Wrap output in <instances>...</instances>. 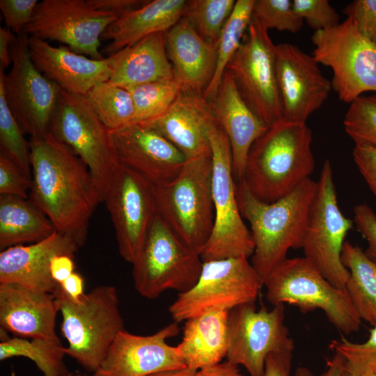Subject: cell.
Returning a JSON list of instances; mask_svg holds the SVG:
<instances>
[{"instance_id":"cell-1","label":"cell","mask_w":376,"mask_h":376,"mask_svg":"<svg viewBox=\"0 0 376 376\" xmlns=\"http://www.w3.org/2000/svg\"><path fill=\"white\" fill-rule=\"evenodd\" d=\"M29 198L47 216L56 230L80 248L86 243L90 219L102 202L82 160L52 133L31 138Z\"/></svg>"},{"instance_id":"cell-2","label":"cell","mask_w":376,"mask_h":376,"mask_svg":"<svg viewBox=\"0 0 376 376\" xmlns=\"http://www.w3.org/2000/svg\"><path fill=\"white\" fill-rule=\"evenodd\" d=\"M236 196L243 219L250 225L254 243L251 264L263 284L287 258L291 249H301L318 182L308 178L295 190L272 203L253 196L242 181Z\"/></svg>"},{"instance_id":"cell-3","label":"cell","mask_w":376,"mask_h":376,"mask_svg":"<svg viewBox=\"0 0 376 376\" xmlns=\"http://www.w3.org/2000/svg\"><path fill=\"white\" fill-rule=\"evenodd\" d=\"M312 140L306 123H275L251 146L241 181L263 202L284 197L314 171Z\"/></svg>"},{"instance_id":"cell-4","label":"cell","mask_w":376,"mask_h":376,"mask_svg":"<svg viewBox=\"0 0 376 376\" xmlns=\"http://www.w3.org/2000/svg\"><path fill=\"white\" fill-rule=\"evenodd\" d=\"M61 314V331L68 342L65 355L88 371L95 372L118 334L125 329L116 287L98 285L79 303L72 301L60 285L54 292Z\"/></svg>"},{"instance_id":"cell-5","label":"cell","mask_w":376,"mask_h":376,"mask_svg":"<svg viewBox=\"0 0 376 376\" xmlns=\"http://www.w3.org/2000/svg\"><path fill=\"white\" fill-rule=\"evenodd\" d=\"M212 153L187 159L179 175L154 185L157 214L189 249L201 255L214 225Z\"/></svg>"},{"instance_id":"cell-6","label":"cell","mask_w":376,"mask_h":376,"mask_svg":"<svg viewBox=\"0 0 376 376\" xmlns=\"http://www.w3.org/2000/svg\"><path fill=\"white\" fill-rule=\"evenodd\" d=\"M263 285L266 298L273 306L288 304L304 313L320 309L345 334L360 328L361 319L346 290L331 284L305 257L287 258Z\"/></svg>"},{"instance_id":"cell-7","label":"cell","mask_w":376,"mask_h":376,"mask_svg":"<svg viewBox=\"0 0 376 376\" xmlns=\"http://www.w3.org/2000/svg\"><path fill=\"white\" fill-rule=\"evenodd\" d=\"M209 139L214 219L201 257L203 262L235 257L249 258L253 253L254 243L237 203L229 141L217 122L209 130Z\"/></svg>"},{"instance_id":"cell-8","label":"cell","mask_w":376,"mask_h":376,"mask_svg":"<svg viewBox=\"0 0 376 376\" xmlns=\"http://www.w3.org/2000/svg\"><path fill=\"white\" fill-rule=\"evenodd\" d=\"M203 263L201 255L187 246L157 215L132 263L134 288L151 299L169 290L187 292L198 281Z\"/></svg>"},{"instance_id":"cell-9","label":"cell","mask_w":376,"mask_h":376,"mask_svg":"<svg viewBox=\"0 0 376 376\" xmlns=\"http://www.w3.org/2000/svg\"><path fill=\"white\" fill-rule=\"evenodd\" d=\"M49 132L70 148L87 166L100 192H104L119 166L109 130L85 95L60 88Z\"/></svg>"},{"instance_id":"cell-10","label":"cell","mask_w":376,"mask_h":376,"mask_svg":"<svg viewBox=\"0 0 376 376\" xmlns=\"http://www.w3.org/2000/svg\"><path fill=\"white\" fill-rule=\"evenodd\" d=\"M263 285L247 258L205 261L196 283L178 293L169 311L177 323L210 311H230L240 305L255 303Z\"/></svg>"},{"instance_id":"cell-11","label":"cell","mask_w":376,"mask_h":376,"mask_svg":"<svg viewBox=\"0 0 376 376\" xmlns=\"http://www.w3.org/2000/svg\"><path fill=\"white\" fill-rule=\"evenodd\" d=\"M313 56L333 72L332 88L351 104L365 92L376 93V45L347 18L338 25L315 31Z\"/></svg>"},{"instance_id":"cell-12","label":"cell","mask_w":376,"mask_h":376,"mask_svg":"<svg viewBox=\"0 0 376 376\" xmlns=\"http://www.w3.org/2000/svg\"><path fill=\"white\" fill-rule=\"evenodd\" d=\"M354 221L341 212L329 159L324 162L313 200L301 249L308 259L334 286L345 288L349 272L341 260Z\"/></svg>"},{"instance_id":"cell-13","label":"cell","mask_w":376,"mask_h":376,"mask_svg":"<svg viewBox=\"0 0 376 376\" xmlns=\"http://www.w3.org/2000/svg\"><path fill=\"white\" fill-rule=\"evenodd\" d=\"M29 36L16 35L10 45L11 69L0 68L7 104L21 130L31 138L49 132L57 107L60 88L45 77L33 63Z\"/></svg>"},{"instance_id":"cell-14","label":"cell","mask_w":376,"mask_h":376,"mask_svg":"<svg viewBox=\"0 0 376 376\" xmlns=\"http://www.w3.org/2000/svg\"><path fill=\"white\" fill-rule=\"evenodd\" d=\"M226 70L233 76L244 100L268 127L283 120L276 45L254 17Z\"/></svg>"},{"instance_id":"cell-15","label":"cell","mask_w":376,"mask_h":376,"mask_svg":"<svg viewBox=\"0 0 376 376\" xmlns=\"http://www.w3.org/2000/svg\"><path fill=\"white\" fill-rule=\"evenodd\" d=\"M284 319V304L257 309L255 303H248L230 310L226 360L243 366L249 376H263L269 354L294 350Z\"/></svg>"},{"instance_id":"cell-16","label":"cell","mask_w":376,"mask_h":376,"mask_svg":"<svg viewBox=\"0 0 376 376\" xmlns=\"http://www.w3.org/2000/svg\"><path fill=\"white\" fill-rule=\"evenodd\" d=\"M121 257L132 263L157 217L154 185L119 164L103 196Z\"/></svg>"},{"instance_id":"cell-17","label":"cell","mask_w":376,"mask_h":376,"mask_svg":"<svg viewBox=\"0 0 376 376\" xmlns=\"http://www.w3.org/2000/svg\"><path fill=\"white\" fill-rule=\"evenodd\" d=\"M118 17L92 8L87 0H43L38 2L24 31L31 37L55 40L75 52L104 58L101 36Z\"/></svg>"},{"instance_id":"cell-18","label":"cell","mask_w":376,"mask_h":376,"mask_svg":"<svg viewBox=\"0 0 376 376\" xmlns=\"http://www.w3.org/2000/svg\"><path fill=\"white\" fill-rule=\"evenodd\" d=\"M276 70L283 120L306 123L328 98L331 81L313 55L290 43L276 45Z\"/></svg>"},{"instance_id":"cell-19","label":"cell","mask_w":376,"mask_h":376,"mask_svg":"<svg viewBox=\"0 0 376 376\" xmlns=\"http://www.w3.org/2000/svg\"><path fill=\"white\" fill-rule=\"evenodd\" d=\"M179 331L175 322L148 336L134 334L124 329L116 336L92 376H148L162 370L186 367L176 346L167 343Z\"/></svg>"},{"instance_id":"cell-20","label":"cell","mask_w":376,"mask_h":376,"mask_svg":"<svg viewBox=\"0 0 376 376\" xmlns=\"http://www.w3.org/2000/svg\"><path fill=\"white\" fill-rule=\"evenodd\" d=\"M109 132L119 164L154 185L175 178L187 161L169 140L142 124H131Z\"/></svg>"},{"instance_id":"cell-21","label":"cell","mask_w":376,"mask_h":376,"mask_svg":"<svg viewBox=\"0 0 376 376\" xmlns=\"http://www.w3.org/2000/svg\"><path fill=\"white\" fill-rule=\"evenodd\" d=\"M215 122L212 104L203 95L182 86L165 113L139 123L157 131L191 159L212 153L209 130Z\"/></svg>"},{"instance_id":"cell-22","label":"cell","mask_w":376,"mask_h":376,"mask_svg":"<svg viewBox=\"0 0 376 376\" xmlns=\"http://www.w3.org/2000/svg\"><path fill=\"white\" fill-rule=\"evenodd\" d=\"M28 47L36 68L60 88L86 95L95 85L107 81L111 75V58L95 59L64 46L29 36Z\"/></svg>"},{"instance_id":"cell-23","label":"cell","mask_w":376,"mask_h":376,"mask_svg":"<svg viewBox=\"0 0 376 376\" xmlns=\"http://www.w3.org/2000/svg\"><path fill=\"white\" fill-rule=\"evenodd\" d=\"M79 248L72 240L55 231L41 241L5 249L0 253V283L54 294L59 284L51 275L52 258L58 255L74 257Z\"/></svg>"},{"instance_id":"cell-24","label":"cell","mask_w":376,"mask_h":376,"mask_svg":"<svg viewBox=\"0 0 376 376\" xmlns=\"http://www.w3.org/2000/svg\"><path fill=\"white\" fill-rule=\"evenodd\" d=\"M58 312L53 293L0 283L1 329L17 337L59 340L55 329Z\"/></svg>"},{"instance_id":"cell-25","label":"cell","mask_w":376,"mask_h":376,"mask_svg":"<svg viewBox=\"0 0 376 376\" xmlns=\"http://www.w3.org/2000/svg\"><path fill=\"white\" fill-rule=\"evenodd\" d=\"M210 103L217 123L229 141L234 178L241 181L251 146L269 127L244 100L228 70Z\"/></svg>"},{"instance_id":"cell-26","label":"cell","mask_w":376,"mask_h":376,"mask_svg":"<svg viewBox=\"0 0 376 376\" xmlns=\"http://www.w3.org/2000/svg\"><path fill=\"white\" fill-rule=\"evenodd\" d=\"M164 34L175 78L182 86L203 95L216 70L217 49L205 41L185 17Z\"/></svg>"},{"instance_id":"cell-27","label":"cell","mask_w":376,"mask_h":376,"mask_svg":"<svg viewBox=\"0 0 376 376\" xmlns=\"http://www.w3.org/2000/svg\"><path fill=\"white\" fill-rule=\"evenodd\" d=\"M109 83L123 88L175 78L164 32L152 33L109 56Z\"/></svg>"},{"instance_id":"cell-28","label":"cell","mask_w":376,"mask_h":376,"mask_svg":"<svg viewBox=\"0 0 376 376\" xmlns=\"http://www.w3.org/2000/svg\"><path fill=\"white\" fill-rule=\"evenodd\" d=\"M185 0L146 1L119 17L104 31L101 40H110L103 52L109 56L152 33H165L185 15Z\"/></svg>"},{"instance_id":"cell-29","label":"cell","mask_w":376,"mask_h":376,"mask_svg":"<svg viewBox=\"0 0 376 376\" xmlns=\"http://www.w3.org/2000/svg\"><path fill=\"white\" fill-rule=\"evenodd\" d=\"M228 314L213 310L185 321L176 349L187 367L198 370L226 358Z\"/></svg>"},{"instance_id":"cell-30","label":"cell","mask_w":376,"mask_h":376,"mask_svg":"<svg viewBox=\"0 0 376 376\" xmlns=\"http://www.w3.org/2000/svg\"><path fill=\"white\" fill-rule=\"evenodd\" d=\"M56 230L30 198L0 195V249L41 241Z\"/></svg>"},{"instance_id":"cell-31","label":"cell","mask_w":376,"mask_h":376,"mask_svg":"<svg viewBox=\"0 0 376 376\" xmlns=\"http://www.w3.org/2000/svg\"><path fill=\"white\" fill-rule=\"evenodd\" d=\"M341 260L349 272L345 289L361 320L376 322V263L357 245L345 241Z\"/></svg>"},{"instance_id":"cell-32","label":"cell","mask_w":376,"mask_h":376,"mask_svg":"<svg viewBox=\"0 0 376 376\" xmlns=\"http://www.w3.org/2000/svg\"><path fill=\"white\" fill-rule=\"evenodd\" d=\"M255 0H237L222 31L218 47L217 68L214 77L203 93L211 102L219 89L226 67L240 47L252 18Z\"/></svg>"},{"instance_id":"cell-33","label":"cell","mask_w":376,"mask_h":376,"mask_svg":"<svg viewBox=\"0 0 376 376\" xmlns=\"http://www.w3.org/2000/svg\"><path fill=\"white\" fill-rule=\"evenodd\" d=\"M64 347L59 340L8 338L0 343V360L23 357L33 361L45 376H64L68 370Z\"/></svg>"},{"instance_id":"cell-34","label":"cell","mask_w":376,"mask_h":376,"mask_svg":"<svg viewBox=\"0 0 376 376\" xmlns=\"http://www.w3.org/2000/svg\"><path fill=\"white\" fill-rule=\"evenodd\" d=\"M95 112L111 131L132 124L134 107L130 92L108 81L95 85L85 95Z\"/></svg>"},{"instance_id":"cell-35","label":"cell","mask_w":376,"mask_h":376,"mask_svg":"<svg viewBox=\"0 0 376 376\" xmlns=\"http://www.w3.org/2000/svg\"><path fill=\"white\" fill-rule=\"evenodd\" d=\"M181 88L176 78L126 87L134 107L132 124L147 121L165 113L175 102Z\"/></svg>"},{"instance_id":"cell-36","label":"cell","mask_w":376,"mask_h":376,"mask_svg":"<svg viewBox=\"0 0 376 376\" xmlns=\"http://www.w3.org/2000/svg\"><path fill=\"white\" fill-rule=\"evenodd\" d=\"M235 0H190L184 17L192 24L199 36L217 49L224 26L230 17Z\"/></svg>"},{"instance_id":"cell-37","label":"cell","mask_w":376,"mask_h":376,"mask_svg":"<svg viewBox=\"0 0 376 376\" xmlns=\"http://www.w3.org/2000/svg\"><path fill=\"white\" fill-rule=\"evenodd\" d=\"M24 135L7 104L3 81L0 80V155L31 178L30 141Z\"/></svg>"},{"instance_id":"cell-38","label":"cell","mask_w":376,"mask_h":376,"mask_svg":"<svg viewBox=\"0 0 376 376\" xmlns=\"http://www.w3.org/2000/svg\"><path fill=\"white\" fill-rule=\"evenodd\" d=\"M373 327L368 340L363 343H354L342 336L329 344L330 349L343 357L345 370L352 375L376 374V322Z\"/></svg>"},{"instance_id":"cell-39","label":"cell","mask_w":376,"mask_h":376,"mask_svg":"<svg viewBox=\"0 0 376 376\" xmlns=\"http://www.w3.org/2000/svg\"><path fill=\"white\" fill-rule=\"evenodd\" d=\"M343 125L355 144L376 147V93L353 101L345 113Z\"/></svg>"},{"instance_id":"cell-40","label":"cell","mask_w":376,"mask_h":376,"mask_svg":"<svg viewBox=\"0 0 376 376\" xmlns=\"http://www.w3.org/2000/svg\"><path fill=\"white\" fill-rule=\"evenodd\" d=\"M252 17L266 30L292 33L301 29L304 21L295 13L290 0H255Z\"/></svg>"},{"instance_id":"cell-41","label":"cell","mask_w":376,"mask_h":376,"mask_svg":"<svg viewBox=\"0 0 376 376\" xmlns=\"http://www.w3.org/2000/svg\"><path fill=\"white\" fill-rule=\"evenodd\" d=\"M295 13L310 27L323 30L340 23V17L327 0H293Z\"/></svg>"},{"instance_id":"cell-42","label":"cell","mask_w":376,"mask_h":376,"mask_svg":"<svg viewBox=\"0 0 376 376\" xmlns=\"http://www.w3.org/2000/svg\"><path fill=\"white\" fill-rule=\"evenodd\" d=\"M31 178L14 162L0 155V195L29 198Z\"/></svg>"},{"instance_id":"cell-43","label":"cell","mask_w":376,"mask_h":376,"mask_svg":"<svg viewBox=\"0 0 376 376\" xmlns=\"http://www.w3.org/2000/svg\"><path fill=\"white\" fill-rule=\"evenodd\" d=\"M359 32L376 45V0H354L343 10Z\"/></svg>"},{"instance_id":"cell-44","label":"cell","mask_w":376,"mask_h":376,"mask_svg":"<svg viewBox=\"0 0 376 376\" xmlns=\"http://www.w3.org/2000/svg\"><path fill=\"white\" fill-rule=\"evenodd\" d=\"M38 3V0H1L0 9L7 28L16 35L22 33Z\"/></svg>"},{"instance_id":"cell-45","label":"cell","mask_w":376,"mask_h":376,"mask_svg":"<svg viewBox=\"0 0 376 376\" xmlns=\"http://www.w3.org/2000/svg\"><path fill=\"white\" fill-rule=\"evenodd\" d=\"M354 224L368 243L366 255L376 263V214L365 203L358 204L353 209Z\"/></svg>"},{"instance_id":"cell-46","label":"cell","mask_w":376,"mask_h":376,"mask_svg":"<svg viewBox=\"0 0 376 376\" xmlns=\"http://www.w3.org/2000/svg\"><path fill=\"white\" fill-rule=\"evenodd\" d=\"M352 156L359 171L376 198V147L355 144Z\"/></svg>"},{"instance_id":"cell-47","label":"cell","mask_w":376,"mask_h":376,"mask_svg":"<svg viewBox=\"0 0 376 376\" xmlns=\"http://www.w3.org/2000/svg\"><path fill=\"white\" fill-rule=\"evenodd\" d=\"M293 350L269 354L265 361L263 376H290Z\"/></svg>"},{"instance_id":"cell-48","label":"cell","mask_w":376,"mask_h":376,"mask_svg":"<svg viewBox=\"0 0 376 376\" xmlns=\"http://www.w3.org/2000/svg\"><path fill=\"white\" fill-rule=\"evenodd\" d=\"M146 1L141 0H87L94 9L110 13L118 17L132 10L142 6Z\"/></svg>"},{"instance_id":"cell-49","label":"cell","mask_w":376,"mask_h":376,"mask_svg":"<svg viewBox=\"0 0 376 376\" xmlns=\"http://www.w3.org/2000/svg\"><path fill=\"white\" fill-rule=\"evenodd\" d=\"M73 257L69 255L54 256L50 264L52 279L58 284L62 283L75 272Z\"/></svg>"},{"instance_id":"cell-50","label":"cell","mask_w":376,"mask_h":376,"mask_svg":"<svg viewBox=\"0 0 376 376\" xmlns=\"http://www.w3.org/2000/svg\"><path fill=\"white\" fill-rule=\"evenodd\" d=\"M344 372V361L343 357L334 353V355L327 360L325 371L318 376H343ZM295 376H316L306 367H299L296 369Z\"/></svg>"},{"instance_id":"cell-51","label":"cell","mask_w":376,"mask_h":376,"mask_svg":"<svg viewBox=\"0 0 376 376\" xmlns=\"http://www.w3.org/2000/svg\"><path fill=\"white\" fill-rule=\"evenodd\" d=\"M59 285L65 294L76 303H79L85 294L84 278L76 272Z\"/></svg>"},{"instance_id":"cell-52","label":"cell","mask_w":376,"mask_h":376,"mask_svg":"<svg viewBox=\"0 0 376 376\" xmlns=\"http://www.w3.org/2000/svg\"><path fill=\"white\" fill-rule=\"evenodd\" d=\"M196 376H246L240 371L239 366L227 360L207 366L196 372Z\"/></svg>"},{"instance_id":"cell-53","label":"cell","mask_w":376,"mask_h":376,"mask_svg":"<svg viewBox=\"0 0 376 376\" xmlns=\"http://www.w3.org/2000/svg\"><path fill=\"white\" fill-rule=\"evenodd\" d=\"M15 36L7 27H0V68L4 70L11 65L10 45Z\"/></svg>"},{"instance_id":"cell-54","label":"cell","mask_w":376,"mask_h":376,"mask_svg":"<svg viewBox=\"0 0 376 376\" xmlns=\"http://www.w3.org/2000/svg\"><path fill=\"white\" fill-rule=\"evenodd\" d=\"M196 370L189 367L156 372L148 376H196Z\"/></svg>"},{"instance_id":"cell-55","label":"cell","mask_w":376,"mask_h":376,"mask_svg":"<svg viewBox=\"0 0 376 376\" xmlns=\"http://www.w3.org/2000/svg\"><path fill=\"white\" fill-rule=\"evenodd\" d=\"M343 376H356V375H352L351 373L346 371L345 370V368H344V372H343ZM363 376H376V374L375 375H363Z\"/></svg>"},{"instance_id":"cell-56","label":"cell","mask_w":376,"mask_h":376,"mask_svg":"<svg viewBox=\"0 0 376 376\" xmlns=\"http://www.w3.org/2000/svg\"><path fill=\"white\" fill-rule=\"evenodd\" d=\"M64 376H87V375H81L79 373H72L68 372Z\"/></svg>"}]
</instances>
